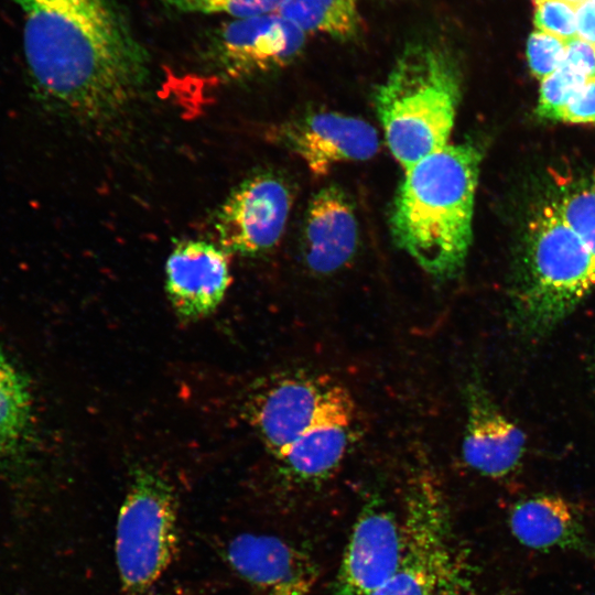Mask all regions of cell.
<instances>
[{
  "label": "cell",
  "mask_w": 595,
  "mask_h": 595,
  "mask_svg": "<svg viewBox=\"0 0 595 595\" xmlns=\"http://www.w3.org/2000/svg\"><path fill=\"white\" fill-rule=\"evenodd\" d=\"M34 91L77 119L125 110L149 77L147 50L115 0H13Z\"/></svg>",
  "instance_id": "1"
},
{
  "label": "cell",
  "mask_w": 595,
  "mask_h": 595,
  "mask_svg": "<svg viewBox=\"0 0 595 595\" xmlns=\"http://www.w3.org/2000/svg\"><path fill=\"white\" fill-rule=\"evenodd\" d=\"M482 153L472 143L445 145L405 170L390 225L396 244L440 281L462 271Z\"/></svg>",
  "instance_id": "2"
},
{
  "label": "cell",
  "mask_w": 595,
  "mask_h": 595,
  "mask_svg": "<svg viewBox=\"0 0 595 595\" xmlns=\"http://www.w3.org/2000/svg\"><path fill=\"white\" fill-rule=\"evenodd\" d=\"M461 99V74L452 53L434 42L410 43L375 101L387 144L407 170L446 145Z\"/></svg>",
  "instance_id": "3"
},
{
  "label": "cell",
  "mask_w": 595,
  "mask_h": 595,
  "mask_svg": "<svg viewBox=\"0 0 595 595\" xmlns=\"http://www.w3.org/2000/svg\"><path fill=\"white\" fill-rule=\"evenodd\" d=\"M523 278L513 295L519 327L542 334L563 320L595 285V256L545 205L530 225Z\"/></svg>",
  "instance_id": "4"
},
{
  "label": "cell",
  "mask_w": 595,
  "mask_h": 595,
  "mask_svg": "<svg viewBox=\"0 0 595 595\" xmlns=\"http://www.w3.org/2000/svg\"><path fill=\"white\" fill-rule=\"evenodd\" d=\"M402 523V561L370 595H465L470 585L467 569L453 543L442 491L428 470L410 480Z\"/></svg>",
  "instance_id": "5"
},
{
  "label": "cell",
  "mask_w": 595,
  "mask_h": 595,
  "mask_svg": "<svg viewBox=\"0 0 595 595\" xmlns=\"http://www.w3.org/2000/svg\"><path fill=\"white\" fill-rule=\"evenodd\" d=\"M158 472L132 470L115 533V558L123 594L152 588L178 550L177 499Z\"/></svg>",
  "instance_id": "6"
},
{
  "label": "cell",
  "mask_w": 595,
  "mask_h": 595,
  "mask_svg": "<svg viewBox=\"0 0 595 595\" xmlns=\"http://www.w3.org/2000/svg\"><path fill=\"white\" fill-rule=\"evenodd\" d=\"M353 408L345 386L328 375L302 370L263 380L249 396L246 412L275 458L322 419Z\"/></svg>",
  "instance_id": "7"
},
{
  "label": "cell",
  "mask_w": 595,
  "mask_h": 595,
  "mask_svg": "<svg viewBox=\"0 0 595 595\" xmlns=\"http://www.w3.org/2000/svg\"><path fill=\"white\" fill-rule=\"evenodd\" d=\"M305 34L275 12L234 19L210 33L205 55L220 78L244 80L290 64L301 53Z\"/></svg>",
  "instance_id": "8"
},
{
  "label": "cell",
  "mask_w": 595,
  "mask_h": 595,
  "mask_svg": "<svg viewBox=\"0 0 595 595\" xmlns=\"http://www.w3.org/2000/svg\"><path fill=\"white\" fill-rule=\"evenodd\" d=\"M290 208L291 193L280 176L262 172L247 177L216 213L219 246L242 256L269 251L283 235Z\"/></svg>",
  "instance_id": "9"
},
{
  "label": "cell",
  "mask_w": 595,
  "mask_h": 595,
  "mask_svg": "<svg viewBox=\"0 0 595 595\" xmlns=\"http://www.w3.org/2000/svg\"><path fill=\"white\" fill-rule=\"evenodd\" d=\"M404 529L381 499L372 497L358 513L333 582L334 595H370L399 567Z\"/></svg>",
  "instance_id": "10"
},
{
  "label": "cell",
  "mask_w": 595,
  "mask_h": 595,
  "mask_svg": "<svg viewBox=\"0 0 595 595\" xmlns=\"http://www.w3.org/2000/svg\"><path fill=\"white\" fill-rule=\"evenodd\" d=\"M225 560L252 595H312L318 576L310 554L271 534L234 537Z\"/></svg>",
  "instance_id": "11"
},
{
  "label": "cell",
  "mask_w": 595,
  "mask_h": 595,
  "mask_svg": "<svg viewBox=\"0 0 595 595\" xmlns=\"http://www.w3.org/2000/svg\"><path fill=\"white\" fill-rule=\"evenodd\" d=\"M231 278L228 252L203 240L177 242L165 263V291L183 320L212 314L223 302Z\"/></svg>",
  "instance_id": "12"
},
{
  "label": "cell",
  "mask_w": 595,
  "mask_h": 595,
  "mask_svg": "<svg viewBox=\"0 0 595 595\" xmlns=\"http://www.w3.org/2000/svg\"><path fill=\"white\" fill-rule=\"evenodd\" d=\"M282 136L316 176L339 163L368 160L379 149L378 133L370 123L333 111L303 116L288 123Z\"/></svg>",
  "instance_id": "13"
},
{
  "label": "cell",
  "mask_w": 595,
  "mask_h": 595,
  "mask_svg": "<svg viewBox=\"0 0 595 595\" xmlns=\"http://www.w3.org/2000/svg\"><path fill=\"white\" fill-rule=\"evenodd\" d=\"M466 422L462 456L473 470L490 478L511 474L523 456L526 435L495 404L478 379L464 390Z\"/></svg>",
  "instance_id": "14"
},
{
  "label": "cell",
  "mask_w": 595,
  "mask_h": 595,
  "mask_svg": "<svg viewBox=\"0 0 595 595\" xmlns=\"http://www.w3.org/2000/svg\"><path fill=\"white\" fill-rule=\"evenodd\" d=\"M304 258L317 274H331L354 257L358 245V225L353 206L336 186L317 192L306 210Z\"/></svg>",
  "instance_id": "15"
},
{
  "label": "cell",
  "mask_w": 595,
  "mask_h": 595,
  "mask_svg": "<svg viewBox=\"0 0 595 595\" xmlns=\"http://www.w3.org/2000/svg\"><path fill=\"white\" fill-rule=\"evenodd\" d=\"M32 428L29 385L0 349V470L14 490L31 485Z\"/></svg>",
  "instance_id": "16"
},
{
  "label": "cell",
  "mask_w": 595,
  "mask_h": 595,
  "mask_svg": "<svg viewBox=\"0 0 595 595\" xmlns=\"http://www.w3.org/2000/svg\"><path fill=\"white\" fill-rule=\"evenodd\" d=\"M509 527L529 549L589 550L581 516L560 496L542 494L519 500L510 510Z\"/></svg>",
  "instance_id": "17"
},
{
  "label": "cell",
  "mask_w": 595,
  "mask_h": 595,
  "mask_svg": "<svg viewBox=\"0 0 595 595\" xmlns=\"http://www.w3.org/2000/svg\"><path fill=\"white\" fill-rule=\"evenodd\" d=\"M354 419L355 408L318 421L275 457L281 473L302 484L328 478L346 456Z\"/></svg>",
  "instance_id": "18"
},
{
  "label": "cell",
  "mask_w": 595,
  "mask_h": 595,
  "mask_svg": "<svg viewBox=\"0 0 595 595\" xmlns=\"http://www.w3.org/2000/svg\"><path fill=\"white\" fill-rule=\"evenodd\" d=\"M275 13L304 33L339 40L355 37L360 28L359 0H284Z\"/></svg>",
  "instance_id": "19"
},
{
  "label": "cell",
  "mask_w": 595,
  "mask_h": 595,
  "mask_svg": "<svg viewBox=\"0 0 595 595\" xmlns=\"http://www.w3.org/2000/svg\"><path fill=\"white\" fill-rule=\"evenodd\" d=\"M553 204L561 218L595 256V175Z\"/></svg>",
  "instance_id": "20"
},
{
  "label": "cell",
  "mask_w": 595,
  "mask_h": 595,
  "mask_svg": "<svg viewBox=\"0 0 595 595\" xmlns=\"http://www.w3.org/2000/svg\"><path fill=\"white\" fill-rule=\"evenodd\" d=\"M586 80L584 74L562 63L558 69L541 80L538 116L558 120L560 111Z\"/></svg>",
  "instance_id": "21"
},
{
  "label": "cell",
  "mask_w": 595,
  "mask_h": 595,
  "mask_svg": "<svg viewBox=\"0 0 595 595\" xmlns=\"http://www.w3.org/2000/svg\"><path fill=\"white\" fill-rule=\"evenodd\" d=\"M182 13L228 14L246 19L275 12L284 0H162Z\"/></svg>",
  "instance_id": "22"
},
{
  "label": "cell",
  "mask_w": 595,
  "mask_h": 595,
  "mask_svg": "<svg viewBox=\"0 0 595 595\" xmlns=\"http://www.w3.org/2000/svg\"><path fill=\"white\" fill-rule=\"evenodd\" d=\"M527 56L531 72L542 80L563 63L565 42L551 34L533 32L528 40Z\"/></svg>",
  "instance_id": "23"
},
{
  "label": "cell",
  "mask_w": 595,
  "mask_h": 595,
  "mask_svg": "<svg viewBox=\"0 0 595 595\" xmlns=\"http://www.w3.org/2000/svg\"><path fill=\"white\" fill-rule=\"evenodd\" d=\"M534 25L540 32L564 42L576 37V13L570 6L556 0L536 3Z\"/></svg>",
  "instance_id": "24"
},
{
  "label": "cell",
  "mask_w": 595,
  "mask_h": 595,
  "mask_svg": "<svg viewBox=\"0 0 595 595\" xmlns=\"http://www.w3.org/2000/svg\"><path fill=\"white\" fill-rule=\"evenodd\" d=\"M558 120L572 123L595 122V76L587 78L560 111Z\"/></svg>",
  "instance_id": "25"
},
{
  "label": "cell",
  "mask_w": 595,
  "mask_h": 595,
  "mask_svg": "<svg viewBox=\"0 0 595 595\" xmlns=\"http://www.w3.org/2000/svg\"><path fill=\"white\" fill-rule=\"evenodd\" d=\"M564 64L581 72L587 78L595 76V47L576 37L565 42Z\"/></svg>",
  "instance_id": "26"
},
{
  "label": "cell",
  "mask_w": 595,
  "mask_h": 595,
  "mask_svg": "<svg viewBox=\"0 0 595 595\" xmlns=\"http://www.w3.org/2000/svg\"><path fill=\"white\" fill-rule=\"evenodd\" d=\"M576 36L595 47V4L586 0L576 11Z\"/></svg>",
  "instance_id": "27"
},
{
  "label": "cell",
  "mask_w": 595,
  "mask_h": 595,
  "mask_svg": "<svg viewBox=\"0 0 595 595\" xmlns=\"http://www.w3.org/2000/svg\"><path fill=\"white\" fill-rule=\"evenodd\" d=\"M123 595H181V594H176V593H172V592H158V591H154L153 588H150V589L144 591V592L123 594Z\"/></svg>",
  "instance_id": "28"
},
{
  "label": "cell",
  "mask_w": 595,
  "mask_h": 595,
  "mask_svg": "<svg viewBox=\"0 0 595 595\" xmlns=\"http://www.w3.org/2000/svg\"><path fill=\"white\" fill-rule=\"evenodd\" d=\"M534 3H538L540 1H543V0H533ZM556 1H561L567 6H570L571 8H573L575 11L576 9L583 4L586 0H556Z\"/></svg>",
  "instance_id": "29"
},
{
  "label": "cell",
  "mask_w": 595,
  "mask_h": 595,
  "mask_svg": "<svg viewBox=\"0 0 595 595\" xmlns=\"http://www.w3.org/2000/svg\"><path fill=\"white\" fill-rule=\"evenodd\" d=\"M594 4H595V0H593Z\"/></svg>",
  "instance_id": "30"
}]
</instances>
